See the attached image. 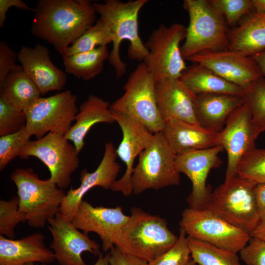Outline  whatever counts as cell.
Wrapping results in <instances>:
<instances>
[{
	"mask_svg": "<svg viewBox=\"0 0 265 265\" xmlns=\"http://www.w3.org/2000/svg\"><path fill=\"white\" fill-rule=\"evenodd\" d=\"M93 3L88 0H39L34 8L31 33L52 45L62 56L96 22Z\"/></svg>",
	"mask_w": 265,
	"mask_h": 265,
	"instance_id": "6da1fadb",
	"label": "cell"
},
{
	"mask_svg": "<svg viewBox=\"0 0 265 265\" xmlns=\"http://www.w3.org/2000/svg\"><path fill=\"white\" fill-rule=\"evenodd\" d=\"M148 0H135L124 2L119 0H106L93 2L96 13L110 27L113 37L112 48L107 60L112 66L117 78L124 75L127 64L120 55L122 41L130 42L128 54L132 60L145 62L149 52L141 39L138 32V15Z\"/></svg>",
	"mask_w": 265,
	"mask_h": 265,
	"instance_id": "7a4b0ae2",
	"label": "cell"
},
{
	"mask_svg": "<svg viewBox=\"0 0 265 265\" xmlns=\"http://www.w3.org/2000/svg\"><path fill=\"white\" fill-rule=\"evenodd\" d=\"M178 238L164 219L132 208L115 246L149 263L171 248Z\"/></svg>",
	"mask_w": 265,
	"mask_h": 265,
	"instance_id": "3957f363",
	"label": "cell"
},
{
	"mask_svg": "<svg viewBox=\"0 0 265 265\" xmlns=\"http://www.w3.org/2000/svg\"><path fill=\"white\" fill-rule=\"evenodd\" d=\"M10 178L17 188L19 211L30 227L43 228L59 212L66 192L50 178L40 179L31 168H17Z\"/></svg>",
	"mask_w": 265,
	"mask_h": 265,
	"instance_id": "277c9868",
	"label": "cell"
},
{
	"mask_svg": "<svg viewBox=\"0 0 265 265\" xmlns=\"http://www.w3.org/2000/svg\"><path fill=\"white\" fill-rule=\"evenodd\" d=\"M256 185L237 175L211 192L206 208L250 235L261 222L255 199Z\"/></svg>",
	"mask_w": 265,
	"mask_h": 265,
	"instance_id": "5b68a950",
	"label": "cell"
},
{
	"mask_svg": "<svg viewBox=\"0 0 265 265\" xmlns=\"http://www.w3.org/2000/svg\"><path fill=\"white\" fill-rule=\"evenodd\" d=\"M155 84L146 63H140L128 78L124 93L110 105V109L137 120L153 133L162 132L165 122L158 106Z\"/></svg>",
	"mask_w": 265,
	"mask_h": 265,
	"instance_id": "8992f818",
	"label": "cell"
},
{
	"mask_svg": "<svg viewBox=\"0 0 265 265\" xmlns=\"http://www.w3.org/2000/svg\"><path fill=\"white\" fill-rule=\"evenodd\" d=\"M189 23L181 47L184 58L205 51L228 50L229 41L223 15L207 0H185Z\"/></svg>",
	"mask_w": 265,
	"mask_h": 265,
	"instance_id": "52a82bcc",
	"label": "cell"
},
{
	"mask_svg": "<svg viewBox=\"0 0 265 265\" xmlns=\"http://www.w3.org/2000/svg\"><path fill=\"white\" fill-rule=\"evenodd\" d=\"M176 156L162 132L154 133L134 168L131 177L133 193L138 194L147 189L179 185L180 173L176 167Z\"/></svg>",
	"mask_w": 265,
	"mask_h": 265,
	"instance_id": "ba28073f",
	"label": "cell"
},
{
	"mask_svg": "<svg viewBox=\"0 0 265 265\" xmlns=\"http://www.w3.org/2000/svg\"><path fill=\"white\" fill-rule=\"evenodd\" d=\"M180 226L187 237L236 253L239 252L251 238L249 233L207 208L186 209Z\"/></svg>",
	"mask_w": 265,
	"mask_h": 265,
	"instance_id": "9c48e42d",
	"label": "cell"
},
{
	"mask_svg": "<svg viewBox=\"0 0 265 265\" xmlns=\"http://www.w3.org/2000/svg\"><path fill=\"white\" fill-rule=\"evenodd\" d=\"M186 30L180 24L168 26L162 24L152 31L145 42L149 54L144 62L156 81L179 79L186 68L180 46Z\"/></svg>",
	"mask_w": 265,
	"mask_h": 265,
	"instance_id": "30bf717a",
	"label": "cell"
},
{
	"mask_svg": "<svg viewBox=\"0 0 265 265\" xmlns=\"http://www.w3.org/2000/svg\"><path fill=\"white\" fill-rule=\"evenodd\" d=\"M77 103V96L70 90L39 97L24 110L26 132L36 139L50 132L65 134L75 121Z\"/></svg>",
	"mask_w": 265,
	"mask_h": 265,
	"instance_id": "8fae6325",
	"label": "cell"
},
{
	"mask_svg": "<svg viewBox=\"0 0 265 265\" xmlns=\"http://www.w3.org/2000/svg\"><path fill=\"white\" fill-rule=\"evenodd\" d=\"M79 152L64 134L50 132L35 140H30L20 158L34 157L48 167L50 179L60 189L67 188L71 176L79 166Z\"/></svg>",
	"mask_w": 265,
	"mask_h": 265,
	"instance_id": "7c38bea8",
	"label": "cell"
},
{
	"mask_svg": "<svg viewBox=\"0 0 265 265\" xmlns=\"http://www.w3.org/2000/svg\"><path fill=\"white\" fill-rule=\"evenodd\" d=\"M261 133L253 123L244 101L229 116L224 127L219 132V145L227 155L225 181L237 175L239 162L247 153L255 148L256 140Z\"/></svg>",
	"mask_w": 265,
	"mask_h": 265,
	"instance_id": "4fadbf2b",
	"label": "cell"
},
{
	"mask_svg": "<svg viewBox=\"0 0 265 265\" xmlns=\"http://www.w3.org/2000/svg\"><path fill=\"white\" fill-rule=\"evenodd\" d=\"M224 150L221 145H217L176 156L177 171L185 174L192 183V190L187 198L189 208L196 210L207 208L212 192L207 185V179L211 170L221 165L218 155Z\"/></svg>",
	"mask_w": 265,
	"mask_h": 265,
	"instance_id": "5bb4252c",
	"label": "cell"
},
{
	"mask_svg": "<svg viewBox=\"0 0 265 265\" xmlns=\"http://www.w3.org/2000/svg\"><path fill=\"white\" fill-rule=\"evenodd\" d=\"M48 223L53 238L50 247L59 265H86L81 257L83 252L101 254L97 242L59 212Z\"/></svg>",
	"mask_w": 265,
	"mask_h": 265,
	"instance_id": "9a60e30c",
	"label": "cell"
},
{
	"mask_svg": "<svg viewBox=\"0 0 265 265\" xmlns=\"http://www.w3.org/2000/svg\"><path fill=\"white\" fill-rule=\"evenodd\" d=\"M111 111L113 118L120 126L123 134L122 141L116 149V154L125 164L126 169L123 176L113 183L110 189L129 196L133 193L131 177L134 161L148 146L154 133L137 120Z\"/></svg>",
	"mask_w": 265,
	"mask_h": 265,
	"instance_id": "2e32d148",
	"label": "cell"
},
{
	"mask_svg": "<svg viewBox=\"0 0 265 265\" xmlns=\"http://www.w3.org/2000/svg\"><path fill=\"white\" fill-rule=\"evenodd\" d=\"M186 59L206 67L221 78L244 89L263 77L252 56L229 50L205 51Z\"/></svg>",
	"mask_w": 265,
	"mask_h": 265,
	"instance_id": "e0dca14e",
	"label": "cell"
},
{
	"mask_svg": "<svg viewBox=\"0 0 265 265\" xmlns=\"http://www.w3.org/2000/svg\"><path fill=\"white\" fill-rule=\"evenodd\" d=\"M129 217L123 213L121 207H94L82 200L72 222L86 234L96 233L102 240L103 250L106 252L115 246Z\"/></svg>",
	"mask_w": 265,
	"mask_h": 265,
	"instance_id": "ac0fdd59",
	"label": "cell"
},
{
	"mask_svg": "<svg viewBox=\"0 0 265 265\" xmlns=\"http://www.w3.org/2000/svg\"><path fill=\"white\" fill-rule=\"evenodd\" d=\"M116 148L112 142L105 144L103 159L97 169L88 172L86 169L81 171L80 180V184L76 188L71 187L66 192L60 206L59 212L72 221L85 194L92 188L101 186L110 189L120 169L116 161Z\"/></svg>",
	"mask_w": 265,
	"mask_h": 265,
	"instance_id": "d6986e66",
	"label": "cell"
},
{
	"mask_svg": "<svg viewBox=\"0 0 265 265\" xmlns=\"http://www.w3.org/2000/svg\"><path fill=\"white\" fill-rule=\"evenodd\" d=\"M17 56L23 70L42 95L50 91H60L65 86L66 73L52 62L47 47L39 43L33 48L22 46Z\"/></svg>",
	"mask_w": 265,
	"mask_h": 265,
	"instance_id": "ffe728a7",
	"label": "cell"
},
{
	"mask_svg": "<svg viewBox=\"0 0 265 265\" xmlns=\"http://www.w3.org/2000/svg\"><path fill=\"white\" fill-rule=\"evenodd\" d=\"M155 94L159 110L164 122L176 119L199 125L195 112L196 95L180 79H167L156 81Z\"/></svg>",
	"mask_w": 265,
	"mask_h": 265,
	"instance_id": "44dd1931",
	"label": "cell"
},
{
	"mask_svg": "<svg viewBox=\"0 0 265 265\" xmlns=\"http://www.w3.org/2000/svg\"><path fill=\"white\" fill-rule=\"evenodd\" d=\"M55 260L53 251L46 246L41 233L18 239L0 235V265H24L31 263L47 265Z\"/></svg>",
	"mask_w": 265,
	"mask_h": 265,
	"instance_id": "7402d4cb",
	"label": "cell"
},
{
	"mask_svg": "<svg viewBox=\"0 0 265 265\" xmlns=\"http://www.w3.org/2000/svg\"><path fill=\"white\" fill-rule=\"evenodd\" d=\"M162 132L176 155L220 145L219 132L179 120L165 122Z\"/></svg>",
	"mask_w": 265,
	"mask_h": 265,
	"instance_id": "603a6c76",
	"label": "cell"
},
{
	"mask_svg": "<svg viewBox=\"0 0 265 265\" xmlns=\"http://www.w3.org/2000/svg\"><path fill=\"white\" fill-rule=\"evenodd\" d=\"M244 103L243 96L224 93L196 95L195 112L200 126L220 132L232 113Z\"/></svg>",
	"mask_w": 265,
	"mask_h": 265,
	"instance_id": "cb8c5ba5",
	"label": "cell"
},
{
	"mask_svg": "<svg viewBox=\"0 0 265 265\" xmlns=\"http://www.w3.org/2000/svg\"><path fill=\"white\" fill-rule=\"evenodd\" d=\"M110 104L94 95L90 94L79 108L75 123L64 134L73 142L77 150L80 153L84 145V138L90 129L99 123H113Z\"/></svg>",
	"mask_w": 265,
	"mask_h": 265,
	"instance_id": "d4e9b609",
	"label": "cell"
},
{
	"mask_svg": "<svg viewBox=\"0 0 265 265\" xmlns=\"http://www.w3.org/2000/svg\"><path fill=\"white\" fill-rule=\"evenodd\" d=\"M228 50L252 56L265 50V15L253 12L228 34Z\"/></svg>",
	"mask_w": 265,
	"mask_h": 265,
	"instance_id": "484cf974",
	"label": "cell"
},
{
	"mask_svg": "<svg viewBox=\"0 0 265 265\" xmlns=\"http://www.w3.org/2000/svg\"><path fill=\"white\" fill-rule=\"evenodd\" d=\"M194 94L224 93L243 97L244 89L198 63L186 67L180 78Z\"/></svg>",
	"mask_w": 265,
	"mask_h": 265,
	"instance_id": "4316f807",
	"label": "cell"
},
{
	"mask_svg": "<svg viewBox=\"0 0 265 265\" xmlns=\"http://www.w3.org/2000/svg\"><path fill=\"white\" fill-rule=\"evenodd\" d=\"M41 95L37 86L23 70L10 73L0 88V99L17 110L24 111Z\"/></svg>",
	"mask_w": 265,
	"mask_h": 265,
	"instance_id": "83f0119b",
	"label": "cell"
},
{
	"mask_svg": "<svg viewBox=\"0 0 265 265\" xmlns=\"http://www.w3.org/2000/svg\"><path fill=\"white\" fill-rule=\"evenodd\" d=\"M109 55L107 46L62 57L65 73L88 81L100 74Z\"/></svg>",
	"mask_w": 265,
	"mask_h": 265,
	"instance_id": "f1b7e54d",
	"label": "cell"
},
{
	"mask_svg": "<svg viewBox=\"0 0 265 265\" xmlns=\"http://www.w3.org/2000/svg\"><path fill=\"white\" fill-rule=\"evenodd\" d=\"M192 260L199 265H241L237 253L187 237Z\"/></svg>",
	"mask_w": 265,
	"mask_h": 265,
	"instance_id": "f546056e",
	"label": "cell"
},
{
	"mask_svg": "<svg viewBox=\"0 0 265 265\" xmlns=\"http://www.w3.org/2000/svg\"><path fill=\"white\" fill-rule=\"evenodd\" d=\"M113 41V37L109 26L99 18L67 49L62 57L87 52L100 46H107Z\"/></svg>",
	"mask_w": 265,
	"mask_h": 265,
	"instance_id": "4dcf8cb0",
	"label": "cell"
},
{
	"mask_svg": "<svg viewBox=\"0 0 265 265\" xmlns=\"http://www.w3.org/2000/svg\"><path fill=\"white\" fill-rule=\"evenodd\" d=\"M245 103L252 121L262 133L265 132V78L261 77L244 89Z\"/></svg>",
	"mask_w": 265,
	"mask_h": 265,
	"instance_id": "1f68e13d",
	"label": "cell"
},
{
	"mask_svg": "<svg viewBox=\"0 0 265 265\" xmlns=\"http://www.w3.org/2000/svg\"><path fill=\"white\" fill-rule=\"evenodd\" d=\"M237 175L255 184L265 183V149L256 147L242 159Z\"/></svg>",
	"mask_w": 265,
	"mask_h": 265,
	"instance_id": "d6a6232c",
	"label": "cell"
},
{
	"mask_svg": "<svg viewBox=\"0 0 265 265\" xmlns=\"http://www.w3.org/2000/svg\"><path fill=\"white\" fill-rule=\"evenodd\" d=\"M31 137L25 126L16 132L0 136V171L4 170L13 159L20 157Z\"/></svg>",
	"mask_w": 265,
	"mask_h": 265,
	"instance_id": "836d02e7",
	"label": "cell"
},
{
	"mask_svg": "<svg viewBox=\"0 0 265 265\" xmlns=\"http://www.w3.org/2000/svg\"><path fill=\"white\" fill-rule=\"evenodd\" d=\"M25 221H26V217L19 211L18 196H14L8 201L0 200V235L14 238L16 226Z\"/></svg>",
	"mask_w": 265,
	"mask_h": 265,
	"instance_id": "e575fe53",
	"label": "cell"
},
{
	"mask_svg": "<svg viewBox=\"0 0 265 265\" xmlns=\"http://www.w3.org/2000/svg\"><path fill=\"white\" fill-rule=\"evenodd\" d=\"M184 230L180 228L175 244L148 265H186L190 260V251L187 238Z\"/></svg>",
	"mask_w": 265,
	"mask_h": 265,
	"instance_id": "d590c367",
	"label": "cell"
},
{
	"mask_svg": "<svg viewBox=\"0 0 265 265\" xmlns=\"http://www.w3.org/2000/svg\"><path fill=\"white\" fill-rule=\"evenodd\" d=\"M211 5L224 15L230 26L236 24L244 16L253 12L251 0H212Z\"/></svg>",
	"mask_w": 265,
	"mask_h": 265,
	"instance_id": "8d00e7d4",
	"label": "cell"
},
{
	"mask_svg": "<svg viewBox=\"0 0 265 265\" xmlns=\"http://www.w3.org/2000/svg\"><path fill=\"white\" fill-rule=\"evenodd\" d=\"M24 110H15L0 99V136L16 132L26 125Z\"/></svg>",
	"mask_w": 265,
	"mask_h": 265,
	"instance_id": "74e56055",
	"label": "cell"
},
{
	"mask_svg": "<svg viewBox=\"0 0 265 265\" xmlns=\"http://www.w3.org/2000/svg\"><path fill=\"white\" fill-rule=\"evenodd\" d=\"M239 254L241 259L247 265H265V241L251 237Z\"/></svg>",
	"mask_w": 265,
	"mask_h": 265,
	"instance_id": "f35d334b",
	"label": "cell"
},
{
	"mask_svg": "<svg viewBox=\"0 0 265 265\" xmlns=\"http://www.w3.org/2000/svg\"><path fill=\"white\" fill-rule=\"evenodd\" d=\"M18 59L16 53L6 42L0 41V88L7 76L11 72L23 70L21 65L16 64Z\"/></svg>",
	"mask_w": 265,
	"mask_h": 265,
	"instance_id": "ab89813d",
	"label": "cell"
},
{
	"mask_svg": "<svg viewBox=\"0 0 265 265\" xmlns=\"http://www.w3.org/2000/svg\"><path fill=\"white\" fill-rule=\"evenodd\" d=\"M110 265H148V263L134 256L121 251L115 246L108 254Z\"/></svg>",
	"mask_w": 265,
	"mask_h": 265,
	"instance_id": "60d3db41",
	"label": "cell"
},
{
	"mask_svg": "<svg viewBox=\"0 0 265 265\" xmlns=\"http://www.w3.org/2000/svg\"><path fill=\"white\" fill-rule=\"evenodd\" d=\"M12 7L16 8L35 12L34 8L28 7L22 0H0V27L4 26V23L6 19V13L8 9Z\"/></svg>",
	"mask_w": 265,
	"mask_h": 265,
	"instance_id": "b9f144b4",
	"label": "cell"
},
{
	"mask_svg": "<svg viewBox=\"0 0 265 265\" xmlns=\"http://www.w3.org/2000/svg\"><path fill=\"white\" fill-rule=\"evenodd\" d=\"M255 196L258 212L262 221L265 219V183L256 185Z\"/></svg>",
	"mask_w": 265,
	"mask_h": 265,
	"instance_id": "7bdbcfd3",
	"label": "cell"
},
{
	"mask_svg": "<svg viewBox=\"0 0 265 265\" xmlns=\"http://www.w3.org/2000/svg\"><path fill=\"white\" fill-rule=\"evenodd\" d=\"M252 57L259 67L262 76L265 78V50Z\"/></svg>",
	"mask_w": 265,
	"mask_h": 265,
	"instance_id": "ee69618b",
	"label": "cell"
},
{
	"mask_svg": "<svg viewBox=\"0 0 265 265\" xmlns=\"http://www.w3.org/2000/svg\"><path fill=\"white\" fill-rule=\"evenodd\" d=\"M254 13L260 15H265V0H251Z\"/></svg>",
	"mask_w": 265,
	"mask_h": 265,
	"instance_id": "f6af8a7d",
	"label": "cell"
},
{
	"mask_svg": "<svg viewBox=\"0 0 265 265\" xmlns=\"http://www.w3.org/2000/svg\"><path fill=\"white\" fill-rule=\"evenodd\" d=\"M250 236L251 237H256L265 241V219L260 222Z\"/></svg>",
	"mask_w": 265,
	"mask_h": 265,
	"instance_id": "bcb514c9",
	"label": "cell"
},
{
	"mask_svg": "<svg viewBox=\"0 0 265 265\" xmlns=\"http://www.w3.org/2000/svg\"><path fill=\"white\" fill-rule=\"evenodd\" d=\"M108 254L104 256L102 254L99 255L98 258L93 265H109Z\"/></svg>",
	"mask_w": 265,
	"mask_h": 265,
	"instance_id": "7dc6e473",
	"label": "cell"
},
{
	"mask_svg": "<svg viewBox=\"0 0 265 265\" xmlns=\"http://www.w3.org/2000/svg\"><path fill=\"white\" fill-rule=\"evenodd\" d=\"M186 265H196V264L192 260L190 259Z\"/></svg>",
	"mask_w": 265,
	"mask_h": 265,
	"instance_id": "c3c4849f",
	"label": "cell"
},
{
	"mask_svg": "<svg viewBox=\"0 0 265 265\" xmlns=\"http://www.w3.org/2000/svg\"><path fill=\"white\" fill-rule=\"evenodd\" d=\"M47 265L46 264H36L35 263H28V264H25V265Z\"/></svg>",
	"mask_w": 265,
	"mask_h": 265,
	"instance_id": "681fc988",
	"label": "cell"
}]
</instances>
